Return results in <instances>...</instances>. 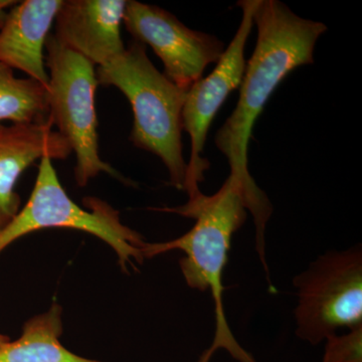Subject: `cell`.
Wrapping results in <instances>:
<instances>
[{
	"label": "cell",
	"mask_w": 362,
	"mask_h": 362,
	"mask_svg": "<svg viewBox=\"0 0 362 362\" xmlns=\"http://www.w3.org/2000/svg\"><path fill=\"white\" fill-rule=\"evenodd\" d=\"M252 20L258 30L256 47L246 65L237 107L216 133V144L228 159L230 175L242 185L247 209L254 216L256 247L262 250L272 206L250 175L252 128L280 83L295 69L313 63L316 42L327 26L300 18L277 0H258Z\"/></svg>",
	"instance_id": "1"
},
{
	"label": "cell",
	"mask_w": 362,
	"mask_h": 362,
	"mask_svg": "<svg viewBox=\"0 0 362 362\" xmlns=\"http://www.w3.org/2000/svg\"><path fill=\"white\" fill-rule=\"evenodd\" d=\"M158 211L180 214L195 221L192 230L173 240L150 244L146 243L143 254L152 258L170 251H181V273L188 287L213 296L216 333L213 343L197 362H211L218 349H225L239 362H256L254 357L240 346L226 321L223 307V270L228 259L233 233L247 220V204L242 185L228 175L220 189L213 195L199 192L190 197L187 204L163 207Z\"/></svg>",
	"instance_id": "2"
},
{
	"label": "cell",
	"mask_w": 362,
	"mask_h": 362,
	"mask_svg": "<svg viewBox=\"0 0 362 362\" xmlns=\"http://www.w3.org/2000/svg\"><path fill=\"white\" fill-rule=\"evenodd\" d=\"M98 83L115 87L133 111L130 141L161 159L170 185L185 190L187 163L183 156L182 109L187 90L178 88L157 70L146 45L133 40L122 54L98 66Z\"/></svg>",
	"instance_id": "3"
},
{
	"label": "cell",
	"mask_w": 362,
	"mask_h": 362,
	"mask_svg": "<svg viewBox=\"0 0 362 362\" xmlns=\"http://www.w3.org/2000/svg\"><path fill=\"white\" fill-rule=\"evenodd\" d=\"M83 209L61 185L49 157L40 162L39 173L28 202L0 232V254L30 233L45 228H70L95 235L109 245L124 272L145 259V242L140 233L124 225L118 211L96 197L84 199Z\"/></svg>",
	"instance_id": "4"
},
{
	"label": "cell",
	"mask_w": 362,
	"mask_h": 362,
	"mask_svg": "<svg viewBox=\"0 0 362 362\" xmlns=\"http://www.w3.org/2000/svg\"><path fill=\"white\" fill-rule=\"evenodd\" d=\"M45 51V66L49 69V118L75 153L78 185L86 187L102 173L124 182L125 178L100 156L95 109V93L99 85L96 66L59 44L54 35L47 37Z\"/></svg>",
	"instance_id": "5"
},
{
	"label": "cell",
	"mask_w": 362,
	"mask_h": 362,
	"mask_svg": "<svg viewBox=\"0 0 362 362\" xmlns=\"http://www.w3.org/2000/svg\"><path fill=\"white\" fill-rule=\"evenodd\" d=\"M296 334L317 345L342 327L362 325V249L330 251L293 279Z\"/></svg>",
	"instance_id": "6"
},
{
	"label": "cell",
	"mask_w": 362,
	"mask_h": 362,
	"mask_svg": "<svg viewBox=\"0 0 362 362\" xmlns=\"http://www.w3.org/2000/svg\"><path fill=\"white\" fill-rule=\"evenodd\" d=\"M257 1L238 2L243 16L232 42L223 52L214 71L206 77L199 78L187 90L181 117L182 129L187 131L192 141L185 187L189 197L201 192L199 183L204 180V173L209 168V160L202 154L211 122L228 97L242 84L247 65L245 49L254 25L252 14Z\"/></svg>",
	"instance_id": "7"
},
{
	"label": "cell",
	"mask_w": 362,
	"mask_h": 362,
	"mask_svg": "<svg viewBox=\"0 0 362 362\" xmlns=\"http://www.w3.org/2000/svg\"><path fill=\"white\" fill-rule=\"evenodd\" d=\"M123 25L136 42L151 47L163 64L164 76L185 90L225 52L214 35L190 30L168 11L134 0L126 2Z\"/></svg>",
	"instance_id": "8"
},
{
	"label": "cell",
	"mask_w": 362,
	"mask_h": 362,
	"mask_svg": "<svg viewBox=\"0 0 362 362\" xmlns=\"http://www.w3.org/2000/svg\"><path fill=\"white\" fill-rule=\"evenodd\" d=\"M125 0H63L54 37L95 66L106 65L125 51L121 26Z\"/></svg>",
	"instance_id": "9"
},
{
	"label": "cell",
	"mask_w": 362,
	"mask_h": 362,
	"mask_svg": "<svg viewBox=\"0 0 362 362\" xmlns=\"http://www.w3.org/2000/svg\"><path fill=\"white\" fill-rule=\"evenodd\" d=\"M52 126L51 118L42 124L0 125V232L21 211L16 187L26 169L44 157L65 160L73 152Z\"/></svg>",
	"instance_id": "10"
},
{
	"label": "cell",
	"mask_w": 362,
	"mask_h": 362,
	"mask_svg": "<svg viewBox=\"0 0 362 362\" xmlns=\"http://www.w3.org/2000/svg\"><path fill=\"white\" fill-rule=\"evenodd\" d=\"M63 0H25L6 14L0 26V63L49 86L45 42Z\"/></svg>",
	"instance_id": "11"
},
{
	"label": "cell",
	"mask_w": 362,
	"mask_h": 362,
	"mask_svg": "<svg viewBox=\"0 0 362 362\" xmlns=\"http://www.w3.org/2000/svg\"><path fill=\"white\" fill-rule=\"evenodd\" d=\"M62 308L54 304L45 313L28 319L21 337L0 345V362H104L85 358L66 349Z\"/></svg>",
	"instance_id": "12"
},
{
	"label": "cell",
	"mask_w": 362,
	"mask_h": 362,
	"mask_svg": "<svg viewBox=\"0 0 362 362\" xmlns=\"http://www.w3.org/2000/svg\"><path fill=\"white\" fill-rule=\"evenodd\" d=\"M49 120L47 89L30 78H18L0 63V125L42 124Z\"/></svg>",
	"instance_id": "13"
},
{
	"label": "cell",
	"mask_w": 362,
	"mask_h": 362,
	"mask_svg": "<svg viewBox=\"0 0 362 362\" xmlns=\"http://www.w3.org/2000/svg\"><path fill=\"white\" fill-rule=\"evenodd\" d=\"M322 362H362V325L325 340Z\"/></svg>",
	"instance_id": "14"
},
{
	"label": "cell",
	"mask_w": 362,
	"mask_h": 362,
	"mask_svg": "<svg viewBox=\"0 0 362 362\" xmlns=\"http://www.w3.org/2000/svg\"><path fill=\"white\" fill-rule=\"evenodd\" d=\"M11 4H14V2L11 1H0V26L4 23V20L6 18V7L11 6Z\"/></svg>",
	"instance_id": "15"
},
{
	"label": "cell",
	"mask_w": 362,
	"mask_h": 362,
	"mask_svg": "<svg viewBox=\"0 0 362 362\" xmlns=\"http://www.w3.org/2000/svg\"><path fill=\"white\" fill-rule=\"evenodd\" d=\"M11 341V338L7 337L6 334L0 333V345L6 344V343Z\"/></svg>",
	"instance_id": "16"
}]
</instances>
